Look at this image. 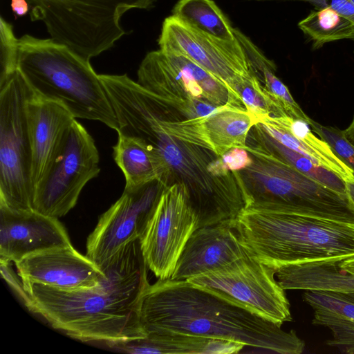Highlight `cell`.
<instances>
[{"label": "cell", "instance_id": "1", "mask_svg": "<svg viewBox=\"0 0 354 354\" xmlns=\"http://www.w3.org/2000/svg\"><path fill=\"white\" fill-rule=\"evenodd\" d=\"M97 286L61 290L23 283L27 308L53 328L82 342L106 344L147 335L140 320L141 299L150 285L140 239L127 245L102 266Z\"/></svg>", "mask_w": 354, "mask_h": 354}, {"label": "cell", "instance_id": "2", "mask_svg": "<svg viewBox=\"0 0 354 354\" xmlns=\"http://www.w3.org/2000/svg\"><path fill=\"white\" fill-rule=\"evenodd\" d=\"M147 334H183L238 342L280 354H300L304 342L294 330L263 318L239 303L189 281L159 279L141 299Z\"/></svg>", "mask_w": 354, "mask_h": 354}, {"label": "cell", "instance_id": "3", "mask_svg": "<svg viewBox=\"0 0 354 354\" xmlns=\"http://www.w3.org/2000/svg\"><path fill=\"white\" fill-rule=\"evenodd\" d=\"M248 252L277 270L354 255V223L259 205H248L234 219Z\"/></svg>", "mask_w": 354, "mask_h": 354}, {"label": "cell", "instance_id": "4", "mask_svg": "<svg viewBox=\"0 0 354 354\" xmlns=\"http://www.w3.org/2000/svg\"><path fill=\"white\" fill-rule=\"evenodd\" d=\"M17 70L33 93L63 106L75 118L118 124L103 83L88 60L51 38H19Z\"/></svg>", "mask_w": 354, "mask_h": 354}, {"label": "cell", "instance_id": "5", "mask_svg": "<svg viewBox=\"0 0 354 354\" xmlns=\"http://www.w3.org/2000/svg\"><path fill=\"white\" fill-rule=\"evenodd\" d=\"M252 164L238 171L245 206L259 205L354 223L347 196L299 171L266 150L249 135L244 148Z\"/></svg>", "mask_w": 354, "mask_h": 354}, {"label": "cell", "instance_id": "6", "mask_svg": "<svg viewBox=\"0 0 354 354\" xmlns=\"http://www.w3.org/2000/svg\"><path fill=\"white\" fill-rule=\"evenodd\" d=\"M150 146L162 158L166 169L165 186L178 183L186 189L195 210L198 227L234 219L245 206L242 180L238 171L214 176L209 169L212 152L158 135Z\"/></svg>", "mask_w": 354, "mask_h": 354}, {"label": "cell", "instance_id": "7", "mask_svg": "<svg viewBox=\"0 0 354 354\" xmlns=\"http://www.w3.org/2000/svg\"><path fill=\"white\" fill-rule=\"evenodd\" d=\"M32 21H41L52 39L90 60L127 34L122 17L149 10L156 0H27Z\"/></svg>", "mask_w": 354, "mask_h": 354}, {"label": "cell", "instance_id": "8", "mask_svg": "<svg viewBox=\"0 0 354 354\" xmlns=\"http://www.w3.org/2000/svg\"><path fill=\"white\" fill-rule=\"evenodd\" d=\"M137 77L138 84L165 99L187 119L207 115L227 105L246 110L237 93L176 53L160 49L149 52L139 66Z\"/></svg>", "mask_w": 354, "mask_h": 354}, {"label": "cell", "instance_id": "9", "mask_svg": "<svg viewBox=\"0 0 354 354\" xmlns=\"http://www.w3.org/2000/svg\"><path fill=\"white\" fill-rule=\"evenodd\" d=\"M32 93L17 70L0 86V204L33 209L27 103Z\"/></svg>", "mask_w": 354, "mask_h": 354}, {"label": "cell", "instance_id": "10", "mask_svg": "<svg viewBox=\"0 0 354 354\" xmlns=\"http://www.w3.org/2000/svg\"><path fill=\"white\" fill-rule=\"evenodd\" d=\"M99 162L93 138L75 119L35 188L33 209L57 218L65 216L76 205L86 183L98 176Z\"/></svg>", "mask_w": 354, "mask_h": 354}, {"label": "cell", "instance_id": "11", "mask_svg": "<svg viewBox=\"0 0 354 354\" xmlns=\"http://www.w3.org/2000/svg\"><path fill=\"white\" fill-rule=\"evenodd\" d=\"M277 269L250 254L187 281L236 301L259 316L282 325L292 320Z\"/></svg>", "mask_w": 354, "mask_h": 354}, {"label": "cell", "instance_id": "12", "mask_svg": "<svg viewBox=\"0 0 354 354\" xmlns=\"http://www.w3.org/2000/svg\"><path fill=\"white\" fill-rule=\"evenodd\" d=\"M198 227V216L184 186L176 183L165 186L140 239L145 262L156 277H171L186 243Z\"/></svg>", "mask_w": 354, "mask_h": 354}, {"label": "cell", "instance_id": "13", "mask_svg": "<svg viewBox=\"0 0 354 354\" xmlns=\"http://www.w3.org/2000/svg\"><path fill=\"white\" fill-rule=\"evenodd\" d=\"M158 44L159 49L180 54L196 63L234 92L239 82L254 73L236 38L226 40L216 37L173 15L164 20Z\"/></svg>", "mask_w": 354, "mask_h": 354}, {"label": "cell", "instance_id": "14", "mask_svg": "<svg viewBox=\"0 0 354 354\" xmlns=\"http://www.w3.org/2000/svg\"><path fill=\"white\" fill-rule=\"evenodd\" d=\"M165 187L156 180L124 189L88 236L86 255L100 268L127 245L140 239Z\"/></svg>", "mask_w": 354, "mask_h": 354}, {"label": "cell", "instance_id": "15", "mask_svg": "<svg viewBox=\"0 0 354 354\" xmlns=\"http://www.w3.org/2000/svg\"><path fill=\"white\" fill-rule=\"evenodd\" d=\"M257 123L246 110L227 106L192 119H169L156 113L149 120V129L153 136H170L221 157L231 149H244L250 130Z\"/></svg>", "mask_w": 354, "mask_h": 354}, {"label": "cell", "instance_id": "16", "mask_svg": "<svg viewBox=\"0 0 354 354\" xmlns=\"http://www.w3.org/2000/svg\"><path fill=\"white\" fill-rule=\"evenodd\" d=\"M72 245L58 218L0 204V260L17 262L45 250Z\"/></svg>", "mask_w": 354, "mask_h": 354}, {"label": "cell", "instance_id": "17", "mask_svg": "<svg viewBox=\"0 0 354 354\" xmlns=\"http://www.w3.org/2000/svg\"><path fill=\"white\" fill-rule=\"evenodd\" d=\"M23 283H39L61 290H75L99 284L103 270L73 245L28 256L15 263Z\"/></svg>", "mask_w": 354, "mask_h": 354}, {"label": "cell", "instance_id": "18", "mask_svg": "<svg viewBox=\"0 0 354 354\" xmlns=\"http://www.w3.org/2000/svg\"><path fill=\"white\" fill-rule=\"evenodd\" d=\"M250 254L234 219L198 227L190 236L170 279L185 281L222 268Z\"/></svg>", "mask_w": 354, "mask_h": 354}, {"label": "cell", "instance_id": "19", "mask_svg": "<svg viewBox=\"0 0 354 354\" xmlns=\"http://www.w3.org/2000/svg\"><path fill=\"white\" fill-rule=\"evenodd\" d=\"M27 118L31 148V181L34 192L75 118L63 106L41 98L33 91L27 103Z\"/></svg>", "mask_w": 354, "mask_h": 354}, {"label": "cell", "instance_id": "20", "mask_svg": "<svg viewBox=\"0 0 354 354\" xmlns=\"http://www.w3.org/2000/svg\"><path fill=\"white\" fill-rule=\"evenodd\" d=\"M258 123L270 136L284 146L309 158L344 180L354 178L353 171L326 142L313 133L306 122L283 115L266 116Z\"/></svg>", "mask_w": 354, "mask_h": 354}, {"label": "cell", "instance_id": "21", "mask_svg": "<svg viewBox=\"0 0 354 354\" xmlns=\"http://www.w3.org/2000/svg\"><path fill=\"white\" fill-rule=\"evenodd\" d=\"M303 299L313 310L312 324L331 331L326 344L354 354V292L305 290Z\"/></svg>", "mask_w": 354, "mask_h": 354}, {"label": "cell", "instance_id": "22", "mask_svg": "<svg viewBox=\"0 0 354 354\" xmlns=\"http://www.w3.org/2000/svg\"><path fill=\"white\" fill-rule=\"evenodd\" d=\"M117 351L132 354H230L239 353L243 344L228 340L183 334H156L108 344Z\"/></svg>", "mask_w": 354, "mask_h": 354}, {"label": "cell", "instance_id": "23", "mask_svg": "<svg viewBox=\"0 0 354 354\" xmlns=\"http://www.w3.org/2000/svg\"><path fill=\"white\" fill-rule=\"evenodd\" d=\"M339 261L291 264L279 268L275 277L286 290L354 292V274L342 270Z\"/></svg>", "mask_w": 354, "mask_h": 354}, {"label": "cell", "instance_id": "24", "mask_svg": "<svg viewBox=\"0 0 354 354\" xmlns=\"http://www.w3.org/2000/svg\"><path fill=\"white\" fill-rule=\"evenodd\" d=\"M113 159L125 178L124 189L158 180L162 183L166 169L161 157L140 140L118 135L113 147Z\"/></svg>", "mask_w": 354, "mask_h": 354}, {"label": "cell", "instance_id": "25", "mask_svg": "<svg viewBox=\"0 0 354 354\" xmlns=\"http://www.w3.org/2000/svg\"><path fill=\"white\" fill-rule=\"evenodd\" d=\"M251 64L254 73L261 81L263 91L273 107L274 115H287L301 120L309 126L313 122L294 100L286 86L276 76V66L245 35L239 37Z\"/></svg>", "mask_w": 354, "mask_h": 354}, {"label": "cell", "instance_id": "26", "mask_svg": "<svg viewBox=\"0 0 354 354\" xmlns=\"http://www.w3.org/2000/svg\"><path fill=\"white\" fill-rule=\"evenodd\" d=\"M249 136L266 150L299 171L337 192L346 195L343 178L309 158L281 144L270 136L259 123L252 128Z\"/></svg>", "mask_w": 354, "mask_h": 354}, {"label": "cell", "instance_id": "27", "mask_svg": "<svg viewBox=\"0 0 354 354\" xmlns=\"http://www.w3.org/2000/svg\"><path fill=\"white\" fill-rule=\"evenodd\" d=\"M172 15L186 24L216 37L234 40V28L212 0H179Z\"/></svg>", "mask_w": 354, "mask_h": 354}, {"label": "cell", "instance_id": "28", "mask_svg": "<svg viewBox=\"0 0 354 354\" xmlns=\"http://www.w3.org/2000/svg\"><path fill=\"white\" fill-rule=\"evenodd\" d=\"M298 27L312 41L315 49L330 41L354 40V24L329 6L312 10L298 23Z\"/></svg>", "mask_w": 354, "mask_h": 354}, {"label": "cell", "instance_id": "29", "mask_svg": "<svg viewBox=\"0 0 354 354\" xmlns=\"http://www.w3.org/2000/svg\"><path fill=\"white\" fill-rule=\"evenodd\" d=\"M247 111L259 122L266 116H273L274 109L261 81L254 73L243 78L234 87Z\"/></svg>", "mask_w": 354, "mask_h": 354}, {"label": "cell", "instance_id": "30", "mask_svg": "<svg viewBox=\"0 0 354 354\" xmlns=\"http://www.w3.org/2000/svg\"><path fill=\"white\" fill-rule=\"evenodd\" d=\"M19 38L13 25L0 17V86L17 71Z\"/></svg>", "mask_w": 354, "mask_h": 354}, {"label": "cell", "instance_id": "31", "mask_svg": "<svg viewBox=\"0 0 354 354\" xmlns=\"http://www.w3.org/2000/svg\"><path fill=\"white\" fill-rule=\"evenodd\" d=\"M310 127L313 133L330 146L334 153L353 171L354 175V145L347 138L344 130L324 126L315 121Z\"/></svg>", "mask_w": 354, "mask_h": 354}, {"label": "cell", "instance_id": "32", "mask_svg": "<svg viewBox=\"0 0 354 354\" xmlns=\"http://www.w3.org/2000/svg\"><path fill=\"white\" fill-rule=\"evenodd\" d=\"M224 169L227 171H239L249 167L252 158L249 153L242 148H233L221 157Z\"/></svg>", "mask_w": 354, "mask_h": 354}, {"label": "cell", "instance_id": "33", "mask_svg": "<svg viewBox=\"0 0 354 354\" xmlns=\"http://www.w3.org/2000/svg\"><path fill=\"white\" fill-rule=\"evenodd\" d=\"M10 261L0 260L1 276L27 307L29 304V297L24 289L21 277L17 276L10 266Z\"/></svg>", "mask_w": 354, "mask_h": 354}, {"label": "cell", "instance_id": "34", "mask_svg": "<svg viewBox=\"0 0 354 354\" xmlns=\"http://www.w3.org/2000/svg\"><path fill=\"white\" fill-rule=\"evenodd\" d=\"M308 2L319 9L329 6L348 19L354 24V1L353 0H298ZM354 41V40H353Z\"/></svg>", "mask_w": 354, "mask_h": 354}, {"label": "cell", "instance_id": "35", "mask_svg": "<svg viewBox=\"0 0 354 354\" xmlns=\"http://www.w3.org/2000/svg\"><path fill=\"white\" fill-rule=\"evenodd\" d=\"M10 7L16 17H24L30 12V5L27 0H11Z\"/></svg>", "mask_w": 354, "mask_h": 354}, {"label": "cell", "instance_id": "36", "mask_svg": "<svg viewBox=\"0 0 354 354\" xmlns=\"http://www.w3.org/2000/svg\"><path fill=\"white\" fill-rule=\"evenodd\" d=\"M338 264L342 270L354 274V255L339 261Z\"/></svg>", "mask_w": 354, "mask_h": 354}, {"label": "cell", "instance_id": "37", "mask_svg": "<svg viewBox=\"0 0 354 354\" xmlns=\"http://www.w3.org/2000/svg\"><path fill=\"white\" fill-rule=\"evenodd\" d=\"M346 194L351 206L354 209V178L345 180Z\"/></svg>", "mask_w": 354, "mask_h": 354}, {"label": "cell", "instance_id": "38", "mask_svg": "<svg viewBox=\"0 0 354 354\" xmlns=\"http://www.w3.org/2000/svg\"><path fill=\"white\" fill-rule=\"evenodd\" d=\"M344 132L347 138L354 145V116L348 127L344 130Z\"/></svg>", "mask_w": 354, "mask_h": 354}]
</instances>
